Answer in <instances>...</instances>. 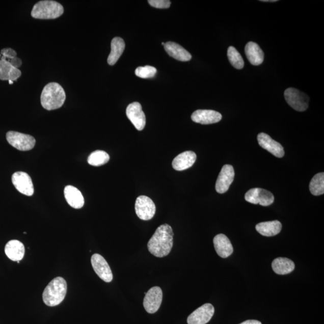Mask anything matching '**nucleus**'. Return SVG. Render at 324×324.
Wrapping results in <instances>:
<instances>
[{"label":"nucleus","mask_w":324,"mask_h":324,"mask_svg":"<svg viewBox=\"0 0 324 324\" xmlns=\"http://www.w3.org/2000/svg\"><path fill=\"white\" fill-rule=\"evenodd\" d=\"M173 237L174 232L170 225H160L148 242V251L156 257H165L170 254L173 247Z\"/></svg>","instance_id":"1"},{"label":"nucleus","mask_w":324,"mask_h":324,"mask_svg":"<svg viewBox=\"0 0 324 324\" xmlns=\"http://www.w3.org/2000/svg\"><path fill=\"white\" fill-rule=\"evenodd\" d=\"M66 98V93L62 86L58 83H50L43 88L40 102L44 109L52 111L62 107Z\"/></svg>","instance_id":"2"},{"label":"nucleus","mask_w":324,"mask_h":324,"mask_svg":"<svg viewBox=\"0 0 324 324\" xmlns=\"http://www.w3.org/2000/svg\"><path fill=\"white\" fill-rule=\"evenodd\" d=\"M67 283L62 277H57L49 283L44 290L43 300L50 307L58 306L65 299L67 292Z\"/></svg>","instance_id":"3"},{"label":"nucleus","mask_w":324,"mask_h":324,"mask_svg":"<svg viewBox=\"0 0 324 324\" xmlns=\"http://www.w3.org/2000/svg\"><path fill=\"white\" fill-rule=\"evenodd\" d=\"M63 13V6L60 3L52 0H44L33 6L31 15L35 19H53L59 18Z\"/></svg>","instance_id":"4"},{"label":"nucleus","mask_w":324,"mask_h":324,"mask_svg":"<svg viewBox=\"0 0 324 324\" xmlns=\"http://www.w3.org/2000/svg\"><path fill=\"white\" fill-rule=\"evenodd\" d=\"M6 139L12 147L20 151L31 150L36 144L35 138L18 131H8L6 134Z\"/></svg>","instance_id":"5"},{"label":"nucleus","mask_w":324,"mask_h":324,"mask_svg":"<svg viewBox=\"0 0 324 324\" xmlns=\"http://www.w3.org/2000/svg\"><path fill=\"white\" fill-rule=\"evenodd\" d=\"M284 96L289 105L299 112H303L309 106V97L300 91L289 88L285 91Z\"/></svg>","instance_id":"6"},{"label":"nucleus","mask_w":324,"mask_h":324,"mask_svg":"<svg viewBox=\"0 0 324 324\" xmlns=\"http://www.w3.org/2000/svg\"><path fill=\"white\" fill-rule=\"evenodd\" d=\"M135 211L141 220L149 221L156 213V205L149 197L142 195L135 202Z\"/></svg>","instance_id":"7"},{"label":"nucleus","mask_w":324,"mask_h":324,"mask_svg":"<svg viewBox=\"0 0 324 324\" xmlns=\"http://www.w3.org/2000/svg\"><path fill=\"white\" fill-rule=\"evenodd\" d=\"M245 198L250 203L265 207L272 205L275 201L274 195L271 192L261 188L250 189L245 194Z\"/></svg>","instance_id":"8"},{"label":"nucleus","mask_w":324,"mask_h":324,"mask_svg":"<svg viewBox=\"0 0 324 324\" xmlns=\"http://www.w3.org/2000/svg\"><path fill=\"white\" fill-rule=\"evenodd\" d=\"M163 300V292L160 287L154 286L148 291L144 297L143 305L148 313H154L159 309Z\"/></svg>","instance_id":"9"},{"label":"nucleus","mask_w":324,"mask_h":324,"mask_svg":"<svg viewBox=\"0 0 324 324\" xmlns=\"http://www.w3.org/2000/svg\"><path fill=\"white\" fill-rule=\"evenodd\" d=\"M94 272L104 282L110 283L113 281V275L105 259L99 254H95L91 259Z\"/></svg>","instance_id":"10"},{"label":"nucleus","mask_w":324,"mask_h":324,"mask_svg":"<svg viewBox=\"0 0 324 324\" xmlns=\"http://www.w3.org/2000/svg\"><path fill=\"white\" fill-rule=\"evenodd\" d=\"M126 115L137 130L141 131L144 129L146 124V117L140 103H130L127 107Z\"/></svg>","instance_id":"11"},{"label":"nucleus","mask_w":324,"mask_h":324,"mask_svg":"<svg viewBox=\"0 0 324 324\" xmlns=\"http://www.w3.org/2000/svg\"><path fill=\"white\" fill-rule=\"evenodd\" d=\"M12 183L20 193L23 195L32 196L35 192L31 177L28 174L23 172H17L13 174Z\"/></svg>","instance_id":"12"},{"label":"nucleus","mask_w":324,"mask_h":324,"mask_svg":"<svg viewBox=\"0 0 324 324\" xmlns=\"http://www.w3.org/2000/svg\"><path fill=\"white\" fill-rule=\"evenodd\" d=\"M214 313L213 306L210 303L205 304L191 313L187 318L188 324H206Z\"/></svg>","instance_id":"13"},{"label":"nucleus","mask_w":324,"mask_h":324,"mask_svg":"<svg viewBox=\"0 0 324 324\" xmlns=\"http://www.w3.org/2000/svg\"><path fill=\"white\" fill-rule=\"evenodd\" d=\"M235 172L234 168L229 165L223 167L215 183V190L219 194H224L228 191L233 181Z\"/></svg>","instance_id":"14"},{"label":"nucleus","mask_w":324,"mask_h":324,"mask_svg":"<svg viewBox=\"0 0 324 324\" xmlns=\"http://www.w3.org/2000/svg\"><path fill=\"white\" fill-rule=\"evenodd\" d=\"M258 141L260 146L275 156L279 158L284 156L285 151L282 145L273 140L267 134L259 133L258 135Z\"/></svg>","instance_id":"15"},{"label":"nucleus","mask_w":324,"mask_h":324,"mask_svg":"<svg viewBox=\"0 0 324 324\" xmlns=\"http://www.w3.org/2000/svg\"><path fill=\"white\" fill-rule=\"evenodd\" d=\"M191 119L197 123L211 124L219 122L222 116L221 114L213 110H199L192 114Z\"/></svg>","instance_id":"16"},{"label":"nucleus","mask_w":324,"mask_h":324,"mask_svg":"<svg viewBox=\"0 0 324 324\" xmlns=\"http://www.w3.org/2000/svg\"><path fill=\"white\" fill-rule=\"evenodd\" d=\"M21 74V70L13 67L9 60L2 56L0 58V79L13 82L16 81Z\"/></svg>","instance_id":"17"},{"label":"nucleus","mask_w":324,"mask_h":324,"mask_svg":"<svg viewBox=\"0 0 324 324\" xmlns=\"http://www.w3.org/2000/svg\"><path fill=\"white\" fill-rule=\"evenodd\" d=\"M197 160V154L194 151H184L177 157L173 161V167L175 170L181 171L193 166Z\"/></svg>","instance_id":"18"},{"label":"nucleus","mask_w":324,"mask_h":324,"mask_svg":"<svg viewBox=\"0 0 324 324\" xmlns=\"http://www.w3.org/2000/svg\"><path fill=\"white\" fill-rule=\"evenodd\" d=\"M213 243L216 252L221 258L229 257L234 251L230 240L224 234L216 235L214 238Z\"/></svg>","instance_id":"19"},{"label":"nucleus","mask_w":324,"mask_h":324,"mask_svg":"<svg viewBox=\"0 0 324 324\" xmlns=\"http://www.w3.org/2000/svg\"><path fill=\"white\" fill-rule=\"evenodd\" d=\"M164 48L169 56L177 60L188 62L192 59L191 54L177 43L168 42L165 43Z\"/></svg>","instance_id":"20"},{"label":"nucleus","mask_w":324,"mask_h":324,"mask_svg":"<svg viewBox=\"0 0 324 324\" xmlns=\"http://www.w3.org/2000/svg\"><path fill=\"white\" fill-rule=\"evenodd\" d=\"M245 53L252 65L258 66L264 62V53L257 43L250 42L245 46Z\"/></svg>","instance_id":"21"},{"label":"nucleus","mask_w":324,"mask_h":324,"mask_svg":"<svg viewBox=\"0 0 324 324\" xmlns=\"http://www.w3.org/2000/svg\"><path fill=\"white\" fill-rule=\"evenodd\" d=\"M6 255L13 261H19L25 254V247L21 241L13 239L7 243L5 247Z\"/></svg>","instance_id":"22"},{"label":"nucleus","mask_w":324,"mask_h":324,"mask_svg":"<svg viewBox=\"0 0 324 324\" xmlns=\"http://www.w3.org/2000/svg\"><path fill=\"white\" fill-rule=\"evenodd\" d=\"M67 203L75 209H80L84 205V198L81 192L72 185H67L64 191Z\"/></svg>","instance_id":"23"},{"label":"nucleus","mask_w":324,"mask_h":324,"mask_svg":"<svg viewBox=\"0 0 324 324\" xmlns=\"http://www.w3.org/2000/svg\"><path fill=\"white\" fill-rule=\"evenodd\" d=\"M282 224L278 221L259 223L256 229L260 234L265 237H273L278 235L282 230Z\"/></svg>","instance_id":"24"},{"label":"nucleus","mask_w":324,"mask_h":324,"mask_svg":"<svg viewBox=\"0 0 324 324\" xmlns=\"http://www.w3.org/2000/svg\"><path fill=\"white\" fill-rule=\"evenodd\" d=\"M111 53L107 58V63L111 66L116 65L118 60L122 55L125 49V42L122 38L119 37L114 38L111 44Z\"/></svg>","instance_id":"25"},{"label":"nucleus","mask_w":324,"mask_h":324,"mask_svg":"<svg viewBox=\"0 0 324 324\" xmlns=\"http://www.w3.org/2000/svg\"><path fill=\"white\" fill-rule=\"evenodd\" d=\"M272 268L276 274L285 275L289 274L293 271L295 264L288 258H278L273 261Z\"/></svg>","instance_id":"26"},{"label":"nucleus","mask_w":324,"mask_h":324,"mask_svg":"<svg viewBox=\"0 0 324 324\" xmlns=\"http://www.w3.org/2000/svg\"><path fill=\"white\" fill-rule=\"evenodd\" d=\"M110 159L105 151L97 150L93 152L88 158V163L94 167H100L107 163Z\"/></svg>","instance_id":"27"},{"label":"nucleus","mask_w":324,"mask_h":324,"mask_svg":"<svg viewBox=\"0 0 324 324\" xmlns=\"http://www.w3.org/2000/svg\"><path fill=\"white\" fill-rule=\"evenodd\" d=\"M309 189L314 196H319L324 194V174H317L314 176L309 185Z\"/></svg>","instance_id":"28"},{"label":"nucleus","mask_w":324,"mask_h":324,"mask_svg":"<svg viewBox=\"0 0 324 324\" xmlns=\"http://www.w3.org/2000/svg\"><path fill=\"white\" fill-rule=\"evenodd\" d=\"M228 57L229 62L237 69H241L244 67L245 63L241 54L234 47L229 46L228 49Z\"/></svg>","instance_id":"29"},{"label":"nucleus","mask_w":324,"mask_h":324,"mask_svg":"<svg viewBox=\"0 0 324 324\" xmlns=\"http://www.w3.org/2000/svg\"><path fill=\"white\" fill-rule=\"evenodd\" d=\"M157 69L155 67L150 66L139 67L135 70V75L141 78H152L156 75Z\"/></svg>","instance_id":"30"},{"label":"nucleus","mask_w":324,"mask_h":324,"mask_svg":"<svg viewBox=\"0 0 324 324\" xmlns=\"http://www.w3.org/2000/svg\"><path fill=\"white\" fill-rule=\"evenodd\" d=\"M148 3L153 8L157 9H168L171 4L169 0H149Z\"/></svg>","instance_id":"31"},{"label":"nucleus","mask_w":324,"mask_h":324,"mask_svg":"<svg viewBox=\"0 0 324 324\" xmlns=\"http://www.w3.org/2000/svg\"><path fill=\"white\" fill-rule=\"evenodd\" d=\"M1 55L4 56L6 59L11 60L17 57V53L14 49L12 48H4L1 50Z\"/></svg>","instance_id":"32"},{"label":"nucleus","mask_w":324,"mask_h":324,"mask_svg":"<svg viewBox=\"0 0 324 324\" xmlns=\"http://www.w3.org/2000/svg\"><path fill=\"white\" fill-rule=\"evenodd\" d=\"M10 62L12 64V65L13 67H15V68L18 69L19 67L22 66V60L18 58V57H15L14 58L10 60Z\"/></svg>","instance_id":"33"},{"label":"nucleus","mask_w":324,"mask_h":324,"mask_svg":"<svg viewBox=\"0 0 324 324\" xmlns=\"http://www.w3.org/2000/svg\"><path fill=\"white\" fill-rule=\"evenodd\" d=\"M240 324H262L261 322L256 320H248L246 321L242 322Z\"/></svg>","instance_id":"34"},{"label":"nucleus","mask_w":324,"mask_h":324,"mask_svg":"<svg viewBox=\"0 0 324 324\" xmlns=\"http://www.w3.org/2000/svg\"><path fill=\"white\" fill-rule=\"evenodd\" d=\"M261 2H276L278 1H276V0H271V1H269V0H263V1H261Z\"/></svg>","instance_id":"35"},{"label":"nucleus","mask_w":324,"mask_h":324,"mask_svg":"<svg viewBox=\"0 0 324 324\" xmlns=\"http://www.w3.org/2000/svg\"><path fill=\"white\" fill-rule=\"evenodd\" d=\"M9 84H11V85H12V84H13V82L12 80H9Z\"/></svg>","instance_id":"36"},{"label":"nucleus","mask_w":324,"mask_h":324,"mask_svg":"<svg viewBox=\"0 0 324 324\" xmlns=\"http://www.w3.org/2000/svg\"><path fill=\"white\" fill-rule=\"evenodd\" d=\"M165 43L162 42L161 43V45H163L164 46Z\"/></svg>","instance_id":"37"}]
</instances>
